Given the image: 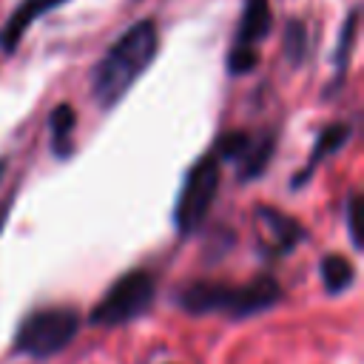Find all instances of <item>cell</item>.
Returning a JSON list of instances; mask_svg holds the SVG:
<instances>
[{"mask_svg": "<svg viewBox=\"0 0 364 364\" xmlns=\"http://www.w3.org/2000/svg\"><path fill=\"white\" fill-rule=\"evenodd\" d=\"M159 51V28L151 17L131 23L91 68V94L102 111L114 108L151 68Z\"/></svg>", "mask_w": 364, "mask_h": 364, "instance_id": "cell-1", "label": "cell"}, {"mask_svg": "<svg viewBox=\"0 0 364 364\" xmlns=\"http://www.w3.org/2000/svg\"><path fill=\"white\" fill-rule=\"evenodd\" d=\"M282 299V284L273 276H256L242 284L230 282H208L196 279L179 287L176 304L191 316H228V318H250L256 313L270 310Z\"/></svg>", "mask_w": 364, "mask_h": 364, "instance_id": "cell-2", "label": "cell"}, {"mask_svg": "<svg viewBox=\"0 0 364 364\" xmlns=\"http://www.w3.org/2000/svg\"><path fill=\"white\" fill-rule=\"evenodd\" d=\"M80 327H82V316L77 307H68V304L43 307V310L28 313L20 321L11 347L17 355L43 361V358L63 353L77 338Z\"/></svg>", "mask_w": 364, "mask_h": 364, "instance_id": "cell-3", "label": "cell"}, {"mask_svg": "<svg viewBox=\"0 0 364 364\" xmlns=\"http://www.w3.org/2000/svg\"><path fill=\"white\" fill-rule=\"evenodd\" d=\"M219 179H222V159L216 156L213 148L185 171V179L173 205V228L179 236H191L205 225L210 205L219 193Z\"/></svg>", "mask_w": 364, "mask_h": 364, "instance_id": "cell-4", "label": "cell"}, {"mask_svg": "<svg viewBox=\"0 0 364 364\" xmlns=\"http://www.w3.org/2000/svg\"><path fill=\"white\" fill-rule=\"evenodd\" d=\"M156 299V279L151 270L134 267L128 273H122L105 293L102 299L94 304L88 321L97 327H117V324H128L134 318H139L142 313L151 310Z\"/></svg>", "mask_w": 364, "mask_h": 364, "instance_id": "cell-5", "label": "cell"}, {"mask_svg": "<svg viewBox=\"0 0 364 364\" xmlns=\"http://www.w3.org/2000/svg\"><path fill=\"white\" fill-rule=\"evenodd\" d=\"M270 28H273L270 0H245L233 43L228 48V71L233 77L250 74L259 65V46L267 40Z\"/></svg>", "mask_w": 364, "mask_h": 364, "instance_id": "cell-6", "label": "cell"}, {"mask_svg": "<svg viewBox=\"0 0 364 364\" xmlns=\"http://www.w3.org/2000/svg\"><path fill=\"white\" fill-rule=\"evenodd\" d=\"M304 228L301 222H296L293 216L270 208V205H259L256 208V239L259 247L264 250V256H287L299 242H304Z\"/></svg>", "mask_w": 364, "mask_h": 364, "instance_id": "cell-7", "label": "cell"}, {"mask_svg": "<svg viewBox=\"0 0 364 364\" xmlns=\"http://www.w3.org/2000/svg\"><path fill=\"white\" fill-rule=\"evenodd\" d=\"M63 3L65 0H20L14 6V11L6 17V23L0 26V51L3 54H14V48L20 46V40L26 37V31L31 28V23L40 20L43 14L54 11Z\"/></svg>", "mask_w": 364, "mask_h": 364, "instance_id": "cell-8", "label": "cell"}, {"mask_svg": "<svg viewBox=\"0 0 364 364\" xmlns=\"http://www.w3.org/2000/svg\"><path fill=\"white\" fill-rule=\"evenodd\" d=\"M350 136H353V125H350V122H330L327 128H321V131H318V136H316V145H313V151H310V156H307L304 171L293 176V188H301V185H304V179L316 171V165H318V162H324L330 154L341 151V148L350 142Z\"/></svg>", "mask_w": 364, "mask_h": 364, "instance_id": "cell-9", "label": "cell"}, {"mask_svg": "<svg viewBox=\"0 0 364 364\" xmlns=\"http://www.w3.org/2000/svg\"><path fill=\"white\" fill-rule=\"evenodd\" d=\"M74 128H77V111L68 102H60L48 114V148L57 159H65L74 151Z\"/></svg>", "mask_w": 364, "mask_h": 364, "instance_id": "cell-10", "label": "cell"}, {"mask_svg": "<svg viewBox=\"0 0 364 364\" xmlns=\"http://www.w3.org/2000/svg\"><path fill=\"white\" fill-rule=\"evenodd\" d=\"M318 273H321V284L330 296L347 293L355 284V264L341 253H324L318 262Z\"/></svg>", "mask_w": 364, "mask_h": 364, "instance_id": "cell-11", "label": "cell"}, {"mask_svg": "<svg viewBox=\"0 0 364 364\" xmlns=\"http://www.w3.org/2000/svg\"><path fill=\"white\" fill-rule=\"evenodd\" d=\"M355 26H358V9H353L338 31V46H336V54H333V80H330V88H327V97L338 91V85L344 82V74H347V63H350V51H353V43H355Z\"/></svg>", "mask_w": 364, "mask_h": 364, "instance_id": "cell-12", "label": "cell"}, {"mask_svg": "<svg viewBox=\"0 0 364 364\" xmlns=\"http://www.w3.org/2000/svg\"><path fill=\"white\" fill-rule=\"evenodd\" d=\"M273 148H276V136L273 134H262V136H253L250 134V142H247V148H245V154L239 159V165H242L239 168V179L259 176L267 168V162L273 156Z\"/></svg>", "mask_w": 364, "mask_h": 364, "instance_id": "cell-13", "label": "cell"}, {"mask_svg": "<svg viewBox=\"0 0 364 364\" xmlns=\"http://www.w3.org/2000/svg\"><path fill=\"white\" fill-rule=\"evenodd\" d=\"M284 54L293 65H299L307 54V26L301 20H287L284 26Z\"/></svg>", "mask_w": 364, "mask_h": 364, "instance_id": "cell-14", "label": "cell"}, {"mask_svg": "<svg viewBox=\"0 0 364 364\" xmlns=\"http://www.w3.org/2000/svg\"><path fill=\"white\" fill-rule=\"evenodd\" d=\"M358 191H350L347 199H344V225H347V233H350V242L355 250H361V236H358Z\"/></svg>", "mask_w": 364, "mask_h": 364, "instance_id": "cell-15", "label": "cell"}, {"mask_svg": "<svg viewBox=\"0 0 364 364\" xmlns=\"http://www.w3.org/2000/svg\"><path fill=\"white\" fill-rule=\"evenodd\" d=\"M11 199H14V196H9V199L3 202V208H0V230H3V222H6V216H9V210H11Z\"/></svg>", "mask_w": 364, "mask_h": 364, "instance_id": "cell-16", "label": "cell"}, {"mask_svg": "<svg viewBox=\"0 0 364 364\" xmlns=\"http://www.w3.org/2000/svg\"><path fill=\"white\" fill-rule=\"evenodd\" d=\"M6 171H9V159H6V156H0V182H3Z\"/></svg>", "mask_w": 364, "mask_h": 364, "instance_id": "cell-17", "label": "cell"}]
</instances>
